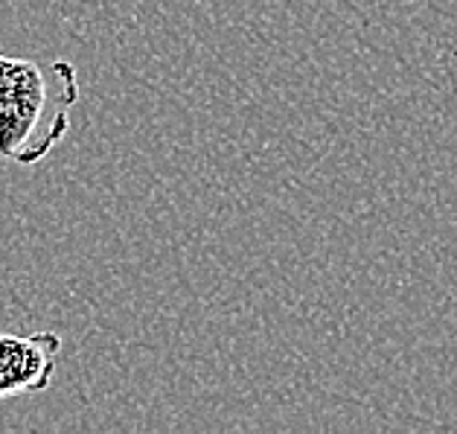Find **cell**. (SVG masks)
I'll list each match as a JSON object with an SVG mask.
<instances>
[{"label":"cell","instance_id":"obj_2","mask_svg":"<svg viewBox=\"0 0 457 434\" xmlns=\"http://www.w3.org/2000/svg\"><path fill=\"white\" fill-rule=\"evenodd\" d=\"M59 350L62 338L55 332H0V399L47 391Z\"/></svg>","mask_w":457,"mask_h":434},{"label":"cell","instance_id":"obj_1","mask_svg":"<svg viewBox=\"0 0 457 434\" xmlns=\"http://www.w3.org/2000/svg\"><path fill=\"white\" fill-rule=\"evenodd\" d=\"M79 103L73 62L0 55V158L32 166L68 138Z\"/></svg>","mask_w":457,"mask_h":434}]
</instances>
